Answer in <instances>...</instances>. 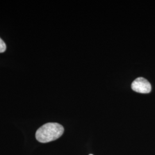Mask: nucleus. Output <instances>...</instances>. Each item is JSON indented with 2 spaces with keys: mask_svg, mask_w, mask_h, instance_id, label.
<instances>
[{
  "mask_svg": "<svg viewBox=\"0 0 155 155\" xmlns=\"http://www.w3.org/2000/svg\"><path fill=\"white\" fill-rule=\"evenodd\" d=\"M131 87L134 91L141 94L150 93L152 90L150 83L143 77L136 79L132 83Z\"/></svg>",
  "mask_w": 155,
  "mask_h": 155,
  "instance_id": "2",
  "label": "nucleus"
},
{
  "mask_svg": "<svg viewBox=\"0 0 155 155\" xmlns=\"http://www.w3.org/2000/svg\"><path fill=\"white\" fill-rule=\"evenodd\" d=\"M92 155V154H90V155Z\"/></svg>",
  "mask_w": 155,
  "mask_h": 155,
  "instance_id": "4",
  "label": "nucleus"
},
{
  "mask_svg": "<svg viewBox=\"0 0 155 155\" xmlns=\"http://www.w3.org/2000/svg\"><path fill=\"white\" fill-rule=\"evenodd\" d=\"M6 49V46L5 42L0 38V53H3L4 52Z\"/></svg>",
  "mask_w": 155,
  "mask_h": 155,
  "instance_id": "3",
  "label": "nucleus"
},
{
  "mask_svg": "<svg viewBox=\"0 0 155 155\" xmlns=\"http://www.w3.org/2000/svg\"><path fill=\"white\" fill-rule=\"evenodd\" d=\"M64 133L63 127L55 122H49L39 127L36 132V139L42 143L56 140Z\"/></svg>",
  "mask_w": 155,
  "mask_h": 155,
  "instance_id": "1",
  "label": "nucleus"
}]
</instances>
